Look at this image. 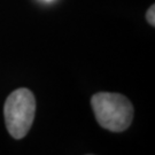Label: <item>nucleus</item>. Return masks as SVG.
<instances>
[{"label": "nucleus", "mask_w": 155, "mask_h": 155, "mask_svg": "<svg viewBox=\"0 0 155 155\" xmlns=\"http://www.w3.org/2000/svg\"><path fill=\"white\" fill-rule=\"evenodd\" d=\"M91 105L98 123L111 132H122L132 122V104L122 94L100 92L92 97Z\"/></svg>", "instance_id": "f257e3e1"}, {"label": "nucleus", "mask_w": 155, "mask_h": 155, "mask_svg": "<svg viewBox=\"0 0 155 155\" xmlns=\"http://www.w3.org/2000/svg\"><path fill=\"white\" fill-rule=\"evenodd\" d=\"M36 113V100L28 89L12 92L5 102L4 115L7 130L13 138L22 139L32 125Z\"/></svg>", "instance_id": "f03ea898"}, {"label": "nucleus", "mask_w": 155, "mask_h": 155, "mask_svg": "<svg viewBox=\"0 0 155 155\" xmlns=\"http://www.w3.org/2000/svg\"><path fill=\"white\" fill-rule=\"evenodd\" d=\"M146 18H147V22L150 23L152 27L155 25V6L152 5L150 7V9L146 13Z\"/></svg>", "instance_id": "7ed1b4c3"}]
</instances>
